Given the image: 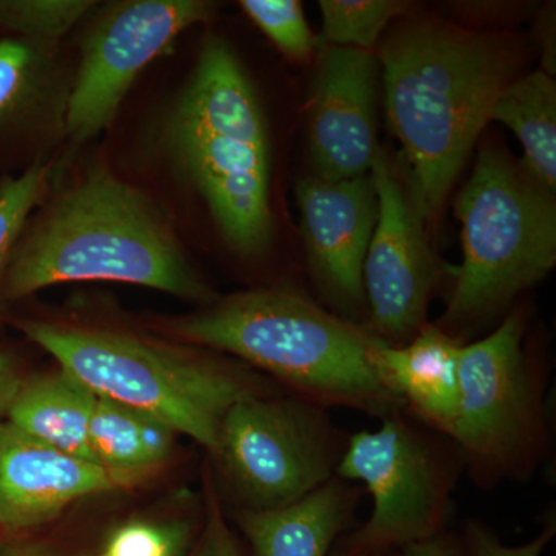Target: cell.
I'll use <instances>...</instances> for the list:
<instances>
[{"label":"cell","mask_w":556,"mask_h":556,"mask_svg":"<svg viewBox=\"0 0 556 556\" xmlns=\"http://www.w3.org/2000/svg\"><path fill=\"white\" fill-rule=\"evenodd\" d=\"M463 340L438 325H426L402 345L379 346L380 378L420 422L450 438L459 409Z\"/></svg>","instance_id":"cell-15"},{"label":"cell","mask_w":556,"mask_h":556,"mask_svg":"<svg viewBox=\"0 0 556 556\" xmlns=\"http://www.w3.org/2000/svg\"><path fill=\"white\" fill-rule=\"evenodd\" d=\"M338 477L291 506L237 511V525L254 556H329L353 529L361 492Z\"/></svg>","instance_id":"cell-16"},{"label":"cell","mask_w":556,"mask_h":556,"mask_svg":"<svg viewBox=\"0 0 556 556\" xmlns=\"http://www.w3.org/2000/svg\"><path fill=\"white\" fill-rule=\"evenodd\" d=\"M167 148L241 255L269 244V142L257 93L233 51L208 38L166 123Z\"/></svg>","instance_id":"cell-4"},{"label":"cell","mask_w":556,"mask_h":556,"mask_svg":"<svg viewBox=\"0 0 556 556\" xmlns=\"http://www.w3.org/2000/svg\"><path fill=\"white\" fill-rule=\"evenodd\" d=\"M555 193L504 150L485 146L456 199L463 265L438 327L452 334L495 317L556 263Z\"/></svg>","instance_id":"cell-6"},{"label":"cell","mask_w":556,"mask_h":556,"mask_svg":"<svg viewBox=\"0 0 556 556\" xmlns=\"http://www.w3.org/2000/svg\"><path fill=\"white\" fill-rule=\"evenodd\" d=\"M21 383L13 361L7 354L0 353V417L5 415L11 399L20 390Z\"/></svg>","instance_id":"cell-29"},{"label":"cell","mask_w":556,"mask_h":556,"mask_svg":"<svg viewBox=\"0 0 556 556\" xmlns=\"http://www.w3.org/2000/svg\"><path fill=\"white\" fill-rule=\"evenodd\" d=\"M380 420L378 430L348 439L336 470L343 481L364 484L371 515L343 533L329 556H391L447 532L452 493L466 470L459 447L402 412Z\"/></svg>","instance_id":"cell-7"},{"label":"cell","mask_w":556,"mask_h":556,"mask_svg":"<svg viewBox=\"0 0 556 556\" xmlns=\"http://www.w3.org/2000/svg\"><path fill=\"white\" fill-rule=\"evenodd\" d=\"M175 434L167 424L148 413L97 396L89 442L98 466L141 478L170 456Z\"/></svg>","instance_id":"cell-18"},{"label":"cell","mask_w":556,"mask_h":556,"mask_svg":"<svg viewBox=\"0 0 556 556\" xmlns=\"http://www.w3.org/2000/svg\"><path fill=\"white\" fill-rule=\"evenodd\" d=\"M490 121L508 127L525 150L522 166L548 192L556 190V84L544 70L508 84Z\"/></svg>","instance_id":"cell-19"},{"label":"cell","mask_w":556,"mask_h":556,"mask_svg":"<svg viewBox=\"0 0 556 556\" xmlns=\"http://www.w3.org/2000/svg\"><path fill=\"white\" fill-rule=\"evenodd\" d=\"M325 409L270 394L230 407L212 456L239 510L291 506L336 477L346 441Z\"/></svg>","instance_id":"cell-9"},{"label":"cell","mask_w":556,"mask_h":556,"mask_svg":"<svg viewBox=\"0 0 556 556\" xmlns=\"http://www.w3.org/2000/svg\"><path fill=\"white\" fill-rule=\"evenodd\" d=\"M21 329L91 393L163 420L211 455L230 407L269 394L247 369L129 332L42 320Z\"/></svg>","instance_id":"cell-5"},{"label":"cell","mask_w":556,"mask_h":556,"mask_svg":"<svg viewBox=\"0 0 556 556\" xmlns=\"http://www.w3.org/2000/svg\"><path fill=\"white\" fill-rule=\"evenodd\" d=\"M0 556H53L50 552L27 544H9L0 548Z\"/></svg>","instance_id":"cell-31"},{"label":"cell","mask_w":556,"mask_h":556,"mask_svg":"<svg viewBox=\"0 0 556 556\" xmlns=\"http://www.w3.org/2000/svg\"><path fill=\"white\" fill-rule=\"evenodd\" d=\"M212 13L214 5L200 0H138L110 11L84 42L68 100L70 138L84 142L105 129L142 68Z\"/></svg>","instance_id":"cell-11"},{"label":"cell","mask_w":556,"mask_h":556,"mask_svg":"<svg viewBox=\"0 0 556 556\" xmlns=\"http://www.w3.org/2000/svg\"><path fill=\"white\" fill-rule=\"evenodd\" d=\"M525 313L510 311L501 327L464 345L459 409L450 439L478 485L526 479L547 452L544 378L525 345Z\"/></svg>","instance_id":"cell-8"},{"label":"cell","mask_w":556,"mask_h":556,"mask_svg":"<svg viewBox=\"0 0 556 556\" xmlns=\"http://www.w3.org/2000/svg\"><path fill=\"white\" fill-rule=\"evenodd\" d=\"M170 336L239 357L318 407L383 417L402 412L378 368L379 339L287 288L252 289L170 318Z\"/></svg>","instance_id":"cell-2"},{"label":"cell","mask_w":556,"mask_h":556,"mask_svg":"<svg viewBox=\"0 0 556 556\" xmlns=\"http://www.w3.org/2000/svg\"><path fill=\"white\" fill-rule=\"evenodd\" d=\"M33 65V51L21 40L0 42V116L20 100Z\"/></svg>","instance_id":"cell-26"},{"label":"cell","mask_w":556,"mask_h":556,"mask_svg":"<svg viewBox=\"0 0 556 556\" xmlns=\"http://www.w3.org/2000/svg\"><path fill=\"white\" fill-rule=\"evenodd\" d=\"M391 556H466L460 546L459 536L455 533L444 532L442 535L431 538L424 543L401 548Z\"/></svg>","instance_id":"cell-27"},{"label":"cell","mask_w":556,"mask_h":556,"mask_svg":"<svg viewBox=\"0 0 556 556\" xmlns=\"http://www.w3.org/2000/svg\"><path fill=\"white\" fill-rule=\"evenodd\" d=\"M94 5L89 0H24L0 2V22L31 38H62Z\"/></svg>","instance_id":"cell-24"},{"label":"cell","mask_w":556,"mask_h":556,"mask_svg":"<svg viewBox=\"0 0 556 556\" xmlns=\"http://www.w3.org/2000/svg\"><path fill=\"white\" fill-rule=\"evenodd\" d=\"M195 544L189 519H137L116 527L89 556H188Z\"/></svg>","instance_id":"cell-21"},{"label":"cell","mask_w":556,"mask_h":556,"mask_svg":"<svg viewBox=\"0 0 556 556\" xmlns=\"http://www.w3.org/2000/svg\"><path fill=\"white\" fill-rule=\"evenodd\" d=\"M309 149L318 178H357L371 172L379 152L372 51L328 46L321 53Z\"/></svg>","instance_id":"cell-12"},{"label":"cell","mask_w":556,"mask_h":556,"mask_svg":"<svg viewBox=\"0 0 556 556\" xmlns=\"http://www.w3.org/2000/svg\"><path fill=\"white\" fill-rule=\"evenodd\" d=\"M129 475L65 455L0 417V527L24 532L47 525L84 497L135 481Z\"/></svg>","instance_id":"cell-13"},{"label":"cell","mask_w":556,"mask_h":556,"mask_svg":"<svg viewBox=\"0 0 556 556\" xmlns=\"http://www.w3.org/2000/svg\"><path fill=\"white\" fill-rule=\"evenodd\" d=\"M51 174L53 166L39 161L21 177L0 182V291L22 228L46 195Z\"/></svg>","instance_id":"cell-22"},{"label":"cell","mask_w":556,"mask_h":556,"mask_svg":"<svg viewBox=\"0 0 556 556\" xmlns=\"http://www.w3.org/2000/svg\"><path fill=\"white\" fill-rule=\"evenodd\" d=\"M556 535L555 515L547 517L540 535L522 546H507L484 522L468 519L459 541L466 556H541Z\"/></svg>","instance_id":"cell-25"},{"label":"cell","mask_w":556,"mask_h":556,"mask_svg":"<svg viewBox=\"0 0 556 556\" xmlns=\"http://www.w3.org/2000/svg\"><path fill=\"white\" fill-rule=\"evenodd\" d=\"M207 518L211 519L212 527H214L215 544H217L218 556H247L243 554V551H241L236 535H233V533L230 532L229 527L226 526L217 503H211V510H208Z\"/></svg>","instance_id":"cell-28"},{"label":"cell","mask_w":556,"mask_h":556,"mask_svg":"<svg viewBox=\"0 0 556 556\" xmlns=\"http://www.w3.org/2000/svg\"><path fill=\"white\" fill-rule=\"evenodd\" d=\"M514 38L439 20L404 22L379 51L388 124L404 148L409 189L437 218L493 105L518 78Z\"/></svg>","instance_id":"cell-1"},{"label":"cell","mask_w":556,"mask_h":556,"mask_svg":"<svg viewBox=\"0 0 556 556\" xmlns=\"http://www.w3.org/2000/svg\"><path fill=\"white\" fill-rule=\"evenodd\" d=\"M378 218L364 263L369 329L388 345H402L427 325L428 306L439 281L438 260L427 241L409 185L386 150L372 163Z\"/></svg>","instance_id":"cell-10"},{"label":"cell","mask_w":556,"mask_h":556,"mask_svg":"<svg viewBox=\"0 0 556 556\" xmlns=\"http://www.w3.org/2000/svg\"><path fill=\"white\" fill-rule=\"evenodd\" d=\"M188 556H218L217 544H215L214 527H212L211 519L207 518L206 529H204L203 536L193 544L192 551Z\"/></svg>","instance_id":"cell-30"},{"label":"cell","mask_w":556,"mask_h":556,"mask_svg":"<svg viewBox=\"0 0 556 556\" xmlns=\"http://www.w3.org/2000/svg\"><path fill=\"white\" fill-rule=\"evenodd\" d=\"M94 402L97 394L60 368L22 382L3 417L42 444L94 463L89 442Z\"/></svg>","instance_id":"cell-17"},{"label":"cell","mask_w":556,"mask_h":556,"mask_svg":"<svg viewBox=\"0 0 556 556\" xmlns=\"http://www.w3.org/2000/svg\"><path fill=\"white\" fill-rule=\"evenodd\" d=\"M303 236L320 283L348 306L364 303V263L378 218L371 175L298 185Z\"/></svg>","instance_id":"cell-14"},{"label":"cell","mask_w":556,"mask_h":556,"mask_svg":"<svg viewBox=\"0 0 556 556\" xmlns=\"http://www.w3.org/2000/svg\"><path fill=\"white\" fill-rule=\"evenodd\" d=\"M68 281H119L179 299L215 294L152 201L97 169L64 190L14 249L3 292L22 299Z\"/></svg>","instance_id":"cell-3"},{"label":"cell","mask_w":556,"mask_h":556,"mask_svg":"<svg viewBox=\"0 0 556 556\" xmlns=\"http://www.w3.org/2000/svg\"><path fill=\"white\" fill-rule=\"evenodd\" d=\"M240 5L285 56L305 61L318 46L298 0H243Z\"/></svg>","instance_id":"cell-23"},{"label":"cell","mask_w":556,"mask_h":556,"mask_svg":"<svg viewBox=\"0 0 556 556\" xmlns=\"http://www.w3.org/2000/svg\"><path fill=\"white\" fill-rule=\"evenodd\" d=\"M321 38L329 47L372 51L394 17L408 10L397 0H320Z\"/></svg>","instance_id":"cell-20"}]
</instances>
